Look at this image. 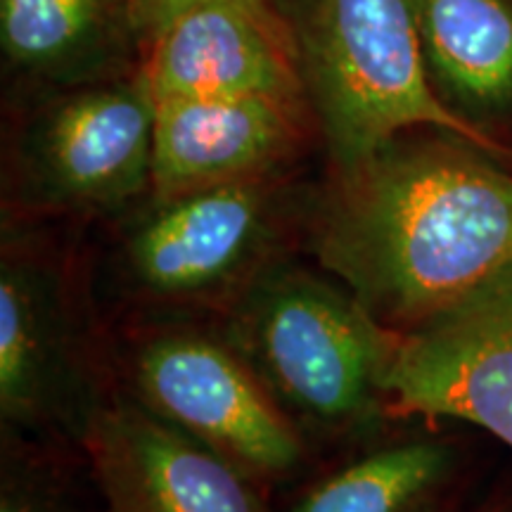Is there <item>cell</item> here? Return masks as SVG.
<instances>
[{
  "label": "cell",
  "instance_id": "6da1fadb",
  "mask_svg": "<svg viewBox=\"0 0 512 512\" xmlns=\"http://www.w3.org/2000/svg\"><path fill=\"white\" fill-rule=\"evenodd\" d=\"M467 140L396 138L347 174L311 226L318 264L394 332L512 266V174Z\"/></svg>",
  "mask_w": 512,
  "mask_h": 512
},
{
  "label": "cell",
  "instance_id": "7a4b0ae2",
  "mask_svg": "<svg viewBox=\"0 0 512 512\" xmlns=\"http://www.w3.org/2000/svg\"><path fill=\"white\" fill-rule=\"evenodd\" d=\"M219 332L304 434H347L387 415L401 332L337 278L275 261L226 306Z\"/></svg>",
  "mask_w": 512,
  "mask_h": 512
},
{
  "label": "cell",
  "instance_id": "3957f363",
  "mask_svg": "<svg viewBox=\"0 0 512 512\" xmlns=\"http://www.w3.org/2000/svg\"><path fill=\"white\" fill-rule=\"evenodd\" d=\"M297 41L306 100L337 174L418 128L508 155L434 88L411 0H316Z\"/></svg>",
  "mask_w": 512,
  "mask_h": 512
},
{
  "label": "cell",
  "instance_id": "277c9868",
  "mask_svg": "<svg viewBox=\"0 0 512 512\" xmlns=\"http://www.w3.org/2000/svg\"><path fill=\"white\" fill-rule=\"evenodd\" d=\"M126 363L128 396L259 486L306 465L304 432L221 332L152 325L133 337Z\"/></svg>",
  "mask_w": 512,
  "mask_h": 512
},
{
  "label": "cell",
  "instance_id": "5b68a950",
  "mask_svg": "<svg viewBox=\"0 0 512 512\" xmlns=\"http://www.w3.org/2000/svg\"><path fill=\"white\" fill-rule=\"evenodd\" d=\"M285 214L275 178L152 200L114 247V278L152 306L223 309L283 256Z\"/></svg>",
  "mask_w": 512,
  "mask_h": 512
},
{
  "label": "cell",
  "instance_id": "8992f818",
  "mask_svg": "<svg viewBox=\"0 0 512 512\" xmlns=\"http://www.w3.org/2000/svg\"><path fill=\"white\" fill-rule=\"evenodd\" d=\"M114 394L102 384L91 332L67 266L5 230L0 256V420L12 437L79 446Z\"/></svg>",
  "mask_w": 512,
  "mask_h": 512
},
{
  "label": "cell",
  "instance_id": "52a82bcc",
  "mask_svg": "<svg viewBox=\"0 0 512 512\" xmlns=\"http://www.w3.org/2000/svg\"><path fill=\"white\" fill-rule=\"evenodd\" d=\"M152 147L155 98L143 76L74 88L19 138V200L60 214L117 211L152 190Z\"/></svg>",
  "mask_w": 512,
  "mask_h": 512
},
{
  "label": "cell",
  "instance_id": "ba28073f",
  "mask_svg": "<svg viewBox=\"0 0 512 512\" xmlns=\"http://www.w3.org/2000/svg\"><path fill=\"white\" fill-rule=\"evenodd\" d=\"M387 415L472 422L512 448V266L401 332Z\"/></svg>",
  "mask_w": 512,
  "mask_h": 512
},
{
  "label": "cell",
  "instance_id": "9c48e42d",
  "mask_svg": "<svg viewBox=\"0 0 512 512\" xmlns=\"http://www.w3.org/2000/svg\"><path fill=\"white\" fill-rule=\"evenodd\" d=\"M79 448L107 512H268L264 486L126 392L95 411Z\"/></svg>",
  "mask_w": 512,
  "mask_h": 512
},
{
  "label": "cell",
  "instance_id": "30bf717a",
  "mask_svg": "<svg viewBox=\"0 0 512 512\" xmlns=\"http://www.w3.org/2000/svg\"><path fill=\"white\" fill-rule=\"evenodd\" d=\"M140 76L155 102L233 95L306 102L299 41L268 0H190L150 36Z\"/></svg>",
  "mask_w": 512,
  "mask_h": 512
},
{
  "label": "cell",
  "instance_id": "8fae6325",
  "mask_svg": "<svg viewBox=\"0 0 512 512\" xmlns=\"http://www.w3.org/2000/svg\"><path fill=\"white\" fill-rule=\"evenodd\" d=\"M304 100L233 95L155 102L152 200L275 178L304 140Z\"/></svg>",
  "mask_w": 512,
  "mask_h": 512
},
{
  "label": "cell",
  "instance_id": "7c38bea8",
  "mask_svg": "<svg viewBox=\"0 0 512 512\" xmlns=\"http://www.w3.org/2000/svg\"><path fill=\"white\" fill-rule=\"evenodd\" d=\"M434 88L467 112L512 107V0H411Z\"/></svg>",
  "mask_w": 512,
  "mask_h": 512
},
{
  "label": "cell",
  "instance_id": "4fadbf2b",
  "mask_svg": "<svg viewBox=\"0 0 512 512\" xmlns=\"http://www.w3.org/2000/svg\"><path fill=\"white\" fill-rule=\"evenodd\" d=\"M448 467L451 453L434 441L382 446L309 486L290 512H422Z\"/></svg>",
  "mask_w": 512,
  "mask_h": 512
},
{
  "label": "cell",
  "instance_id": "5bb4252c",
  "mask_svg": "<svg viewBox=\"0 0 512 512\" xmlns=\"http://www.w3.org/2000/svg\"><path fill=\"white\" fill-rule=\"evenodd\" d=\"M110 8L117 0H0L5 55L27 74L74 81L102 48Z\"/></svg>",
  "mask_w": 512,
  "mask_h": 512
},
{
  "label": "cell",
  "instance_id": "9a60e30c",
  "mask_svg": "<svg viewBox=\"0 0 512 512\" xmlns=\"http://www.w3.org/2000/svg\"><path fill=\"white\" fill-rule=\"evenodd\" d=\"M0 512H79L69 479L48 458L5 441Z\"/></svg>",
  "mask_w": 512,
  "mask_h": 512
},
{
  "label": "cell",
  "instance_id": "2e32d148",
  "mask_svg": "<svg viewBox=\"0 0 512 512\" xmlns=\"http://www.w3.org/2000/svg\"><path fill=\"white\" fill-rule=\"evenodd\" d=\"M188 3L190 0H150V15H147V27H145L147 38L155 34V29L164 22L166 17H171L176 10H181L183 5Z\"/></svg>",
  "mask_w": 512,
  "mask_h": 512
},
{
  "label": "cell",
  "instance_id": "e0dca14e",
  "mask_svg": "<svg viewBox=\"0 0 512 512\" xmlns=\"http://www.w3.org/2000/svg\"><path fill=\"white\" fill-rule=\"evenodd\" d=\"M121 12H124L126 24H131L133 29L143 31L147 27V15H150V0H117Z\"/></svg>",
  "mask_w": 512,
  "mask_h": 512
}]
</instances>
